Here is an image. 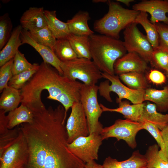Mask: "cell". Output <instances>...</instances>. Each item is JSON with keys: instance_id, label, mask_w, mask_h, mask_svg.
<instances>
[{"instance_id": "obj_8", "label": "cell", "mask_w": 168, "mask_h": 168, "mask_svg": "<svg viewBox=\"0 0 168 168\" xmlns=\"http://www.w3.org/2000/svg\"><path fill=\"white\" fill-rule=\"evenodd\" d=\"M143 129L142 122L128 119H118L112 125L103 128L100 134L103 140L110 138H115L118 140H124L129 147L134 149L137 145V134Z\"/></svg>"}, {"instance_id": "obj_32", "label": "cell", "mask_w": 168, "mask_h": 168, "mask_svg": "<svg viewBox=\"0 0 168 168\" xmlns=\"http://www.w3.org/2000/svg\"><path fill=\"white\" fill-rule=\"evenodd\" d=\"M40 64L34 68L13 76L8 83L9 86L18 90H21L30 80L38 70Z\"/></svg>"}, {"instance_id": "obj_24", "label": "cell", "mask_w": 168, "mask_h": 168, "mask_svg": "<svg viewBox=\"0 0 168 168\" xmlns=\"http://www.w3.org/2000/svg\"><path fill=\"white\" fill-rule=\"evenodd\" d=\"M7 116V128L12 129L20 124L32 123L34 115L29 109L21 104L20 106L9 112Z\"/></svg>"}, {"instance_id": "obj_34", "label": "cell", "mask_w": 168, "mask_h": 168, "mask_svg": "<svg viewBox=\"0 0 168 168\" xmlns=\"http://www.w3.org/2000/svg\"><path fill=\"white\" fill-rule=\"evenodd\" d=\"M37 64L29 63L26 59L24 54L18 50L13 58L12 68L13 76L30 69Z\"/></svg>"}, {"instance_id": "obj_39", "label": "cell", "mask_w": 168, "mask_h": 168, "mask_svg": "<svg viewBox=\"0 0 168 168\" xmlns=\"http://www.w3.org/2000/svg\"><path fill=\"white\" fill-rule=\"evenodd\" d=\"M141 122L142 123L143 129L147 130L157 142L160 150L164 153L165 145L161 133V130L153 124L146 121Z\"/></svg>"}, {"instance_id": "obj_36", "label": "cell", "mask_w": 168, "mask_h": 168, "mask_svg": "<svg viewBox=\"0 0 168 168\" xmlns=\"http://www.w3.org/2000/svg\"><path fill=\"white\" fill-rule=\"evenodd\" d=\"M19 127L9 129L4 134L0 135V155L15 141L20 132Z\"/></svg>"}, {"instance_id": "obj_2", "label": "cell", "mask_w": 168, "mask_h": 168, "mask_svg": "<svg viewBox=\"0 0 168 168\" xmlns=\"http://www.w3.org/2000/svg\"><path fill=\"white\" fill-rule=\"evenodd\" d=\"M83 84L61 75L51 65L43 62L30 80L20 90L21 104L32 112L45 109L41 94L43 90H46L49 93L47 99L62 104L66 119L70 108L75 103L80 102Z\"/></svg>"}, {"instance_id": "obj_46", "label": "cell", "mask_w": 168, "mask_h": 168, "mask_svg": "<svg viewBox=\"0 0 168 168\" xmlns=\"http://www.w3.org/2000/svg\"><path fill=\"white\" fill-rule=\"evenodd\" d=\"M165 72L166 73V75L167 77L168 78V64L166 69V71H165Z\"/></svg>"}, {"instance_id": "obj_30", "label": "cell", "mask_w": 168, "mask_h": 168, "mask_svg": "<svg viewBox=\"0 0 168 168\" xmlns=\"http://www.w3.org/2000/svg\"><path fill=\"white\" fill-rule=\"evenodd\" d=\"M54 52L58 59L62 62L70 61L77 58L69 40L67 39L57 40Z\"/></svg>"}, {"instance_id": "obj_13", "label": "cell", "mask_w": 168, "mask_h": 168, "mask_svg": "<svg viewBox=\"0 0 168 168\" xmlns=\"http://www.w3.org/2000/svg\"><path fill=\"white\" fill-rule=\"evenodd\" d=\"M132 9L139 12L148 13L151 22L155 24L161 21L168 25V0H144L133 6Z\"/></svg>"}, {"instance_id": "obj_43", "label": "cell", "mask_w": 168, "mask_h": 168, "mask_svg": "<svg viewBox=\"0 0 168 168\" xmlns=\"http://www.w3.org/2000/svg\"><path fill=\"white\" fill-rule=\"evenodd\" d=\"M84 168H103L102 165L99 164L95 161L86 163Z\"/></svg>"}, {"instance_id": "obj_21", "label": "cell", "mask_w": 168, "mask_h": 168, "mask_svg": "<svg viewBox=\"0 0 168 168\" xmlns=\"http://www.w3.org/2000/svg\"><path fill=\"white\" fill-rule=\"evenodd\" d=\"M44 15L47 26L56 39H67L71 34L68 24L57 18L56 11L44 10Z\"/></svg>"}, {"instance_id": "obj_9", "label": "cell", "mask_w": 168, "mask_h": 168, "mask_svg": "<svg viewBox=\"0 0 168 168\" xmlns=\"http://www.w3.org/2000/svg\"><path fill=\"white\" fill-rule=\"evenodd\" d=\"M100 133L94 132L87 136L78 137L68 143L69 150L85 163L98 159V152L102 143Z\"/></svg>"}, {"instance_id": "obj_42", "label": "cell", "mask_w": 168, "mask_h": 168, "mask_svg": "<svg viewBox=\"0 0 168 168\" xmlns=\"http://www.w3.org/2000/svg\"><path fill=\"white\" fill-rule=\"evenodd\" d=\"M161 133L165 145L164 154L168 159V124L161 131Z\"/></svg>"}, {"instance_id": "obj_27", "label": "cell", "mask_w": 168, "mask_h": 168, "mask_svg": "<svg viewBox=\"0 0 168 168\" xmlns=\"http://www.w3.org/2000/svg\"><path fill=\"white\" fill-rule=\"evenodd\" d=\"M67 39L77 58L91 59L89 36L71 34Z\"/></svg>"}, {"instance_id": "obj_17", "label": "cell", "mask_w": 168, "mask_h": 168, "mask_svg": "<svg viewBox=\"0 0 168 168\" xmlns=\"http://www.w3.org/2000/svg\"><path fill=\"white\" fill-rule=\"evenodd\" d=\"M102 166L103 168H147V164L145 155L136 150L129 158L124 161H119L108 156L104 160Z\"/></svg>"}, {"instance_id": "obj_14", "label": "cell", "mask_w": 168, "mask_h": 168, "mask_svg": "<svg viewBox=\"0 0 168 168\" xmlns=\"http://www.w3.org/2000/svg\"><path fill=\"white\" fill-rule=\"evenodd\" d=\"M147 63L138 54L128 52L116 61L114 66V73L119 75L133 72L144 73L148 69Z\"/></svg>"}, {"instance_id": "obj_35", "label": "cell", "mask_w": 168, "mask_h": 168, "mask_svg": "<svg viewBox=\"0 0 168 168\" xmlns=\"http://www.w3.org/2000/svg\"><path fill=\"white\" fill-rule=\"evenodd\" d=\"M149 63L156 68L165 71L168 64V53L159 47L153 49Z\"/></svg>"}, {"instance_id": "obj_1", "label": "cell", "mask_w": 168, "mask_h": 168, "mask_svg": "<svg viewBox=\"0 0 168 168\" xmlns=\"http://www.w3.org/2000/svg\"><path fill=\"white\" fill-rule=\"evenodd\" d=\"M33 113V122L19 127L28 145L26 168H84L86 163L68 147L63 106H49Z\"/></svg>"}, {"instance_id": "obj_11", "label": "cell", "mask_w": 168, "mask_h": 168, "mask_svg": "<svg viewBox=\"0 0 168 168\" xmlns=\"http://www.w3.org/2000/svg\"><path fill=\"white\" fill-rule=\"evenodd\" d=\"M29 156L27 142L20 129L14 142L0 155V168H26Z\"/></svg>"}, {"instance_id": "obj_28", "label": "cell", "mask_w": 168, "mask_h": 168, "mask_svg": "<svg viewBox=\"0 0 168 168\" xmlns=\"http://www.w3.org/2000/svg\"><path fill=\"white\" fill-rule=\"evenodd\" d=\"M148 16L147 13L140 12L134 23L140 24L143 27L148 40L154 49L158 47V35L155 25L149 20Z\"/></svg>"}, {"instance_id": "obj_4", "label": "cell", "mask_w": 168, "mask_h": 168, "mask_svg": "<svg viewBox=\"0 0 168 168\" xmlns=\"http://www.w3.org/2000/svg\"><path fill=\"white\" fill-rule=\"evenodd\" d=\"M108 12L96 21L93 28L101 35L119 39L120 32L133 23L140 12L123 7L119 3L108 1Z\"/></svg>"}, {"instance_id": "obj_38", "label": "cell", "mask_w": 168, "mask_h": 168, "mask_svg": "<svg viewBox=\"0 0 168 168\" xmlns=\"http://www.w3.org/2000/svg\"><path fill=\"white\" fill-rule=\"evenodd\" d=\"M158 35V47L168 53V25L158 22L154 24Z\"/></svg>"}, {"instance_id": "obj_26", "label": "cell", "mask_w": 168, "mask_h": 168, "mask_svg": "<svg viewBox=\"0 0 168 168\" xmlns=\"http://www.w3.org/2000/svg\"><path fill=\"white\" fill-rule=\"evenodd\" d=\"M159 146L154 144L149 146L144 155L147 168H168V159Z\"/></svg>"}, {"instance_id": "obj_29", "label": "cell", "mask_w": 168, "mask_h": 168, "mask_svg": "<svg viewBox=\"0 0 168 168\" xmlns=\"http://www.w3.org/2000/svg\"><path fill=\"white\" fill-rule=\"evenodd\" d=\"M120 79L129 88L134 90H145L148 84L144 73L133 72L119 75Z\"/></svg>"}, {"instance_id": "obj_15", "label": "cell", "mask_w": 168, "mask_h": 168, "mask_svg": "<svg viewBox=\"0 0 168 168\" xmlns=\"http://www.w3.org/2000/svg\"><path fill=\"white\" fill-rule=\"evenodd\" d=\"M20 36L22 44H27L33 47L42 57L43 62L53 67L60 75L63 76L61 68L62 62L53 51L49 48L36 42L26 30L22 29Z\"/></svg>"}, {"instance_id": "obj_31", "label": "cell", "mask_w": 168, "mask_h": 168, "mask_svg": "<svg viewBox=\"0 0 168 168\" xmlns=\"http://www.w3.org/2000/svg\"><path fill=\"white\" fill-rule=\"evenodd\" d=\"M29 32L36 42L49 48L54 51L57 39L47 26L38 30Z\"/></svg>"}, {"instance_id": "obj_44", "label": "cell", "mask_w": 168, "mask_h": 168, "mask_svg": "<svg viewBox=\"0 0 168 168\" xmlns=\"http://www.w3.org/2000/svg\"><path fill=\"white\" fill-rule=\"evenodd\" d=\"M116 1L122 3L128 6L130 5V3L134 2V0H116Z\"/></svg>"}, {"instance_id": "obj_20", "label": "cell", "mask_w": 168, "mask_h": 168, "mask_svg": "<svg viewBox=\"0 0 168 168\" xmlns=\"http://www.w3.org/2000/svg\"><path fill=\"white\" fill-rule=\"evenodd\" d=\"M90 19L87 11H79L72 19L68 20L67 23L71 34L78 35L90 36L94 34L88 24Z\"/></svg>"}, {"instance_id": "obj_12", "label": "cell", "mask_w": 168, "mask_h": 168, "mask_svg": "<svg viewBox=\"0 0 168 168\" xmlns=\"http://www.w3.org/2000/svg\"><path fill=\"white\" fill-rule=\"evenodd\" d=\"M71 109L66 126L69 144L78 137L89 134L86 115L81 102L75 103Z\"/></svg>"}, {"instance_id": "obj_33", "label": "cell", "mask_w": 168, "mask_h": 168, "mask_svg": "<svg viewBox=\"0 0 168 168\" xmlns=\"http://www.w3.org/2000/svg\"><path fill=\"white\" fill-rule=\"evenodd\" d=\"M12 24L7 13L0 17V49L5 46L11 36Z\"/></svg>"}, {"instance_id": "obj_7", "label": "cell", "mask_w": 168, "mask_h": 168, "mask_svg": "<svg viewBox=\"0 0 168 168\" xmlns=\"http://www.w3.org/2000/svg\"><path fill=\"white\" fill-rule=\"evenodd\" d=\"M98 86L83 84L80 102L84 110L88 123L89 134L100 133L103 128L99 119L103 111L97 100Z\"/></svg>"}, {"instance_id": "obj_10", "label": "cell", "mask_w": 168, "mask_h": 168, "mask_svg": "<svg viewBox=\"0 0 168 168\" xmlns=\"http://www.w3.org/2000/svg\"><path fill=\"white\" fill-rule=\"evenodd\" d=\"M124 46L128 52L138 54L147 63L150 62L153 49L146 35L133 23L127 27L123 32Z\"/></svg>"}, {"instance_id": "obj_18", "label": "cell", "mask_w": 168, "mask_h": 168, "mask_svg": "<svg viewBox=\"0 0 168 168\" xmlns=\"http://www.w3.org/2000/svg\"><path fill=\"white\" fill-rule=\"evenodd\" d=\"M119 107L114 109L107 107L102 104L100 105L103 112H116L122 114L126 119L140 122L141 120L145 103L130 105L127 101H122Z\"/></svg>"}, {"instance_id": "obj_22", "label": "cell", "mask_w": 168, "mask_h": 168, "mask_svg": "<svg viewBox=\"0 0 168 168\" xmlns=\"http://www.w3.org/2000/svg\"><path fill=\"white\" fill-rule=\"evenodd\" d=\"M146 121L156 125L162 130L168 124V113L162 114L158 111L156 105L149 102L145 103L140 122Z\"/></svg>"}, {"instance_id": "obj_16", "label": "cell", "mask_w": 168, "mask_h": 168, "mask_svg": "<svg viewBox=\"0 0 168 168\" xmlns=\"http://www.w3.org/2000/svg\"><path fill=\"white\" fill-rule=\"evenodd\" d=\"M43 7H30L23 14L20 19L24 29L29 31L41 29L47 26Z\"/></svg>"}, {"instance_id": "obj_40", "label": "cell", "mask_w": 168, "mask_h": 168, "mask_svg": "<svg viewBox=\"0 0 168 168\" xmlns=\"http://www.w3.org/2000/svg\"><path fill=\"white\" fill-rule=\"evenodd\" d=\"M148 79L156 85H161L166 82V77L164 74L157 69L151 70L147 75Z\"/></svg>"}, {"instance_id": "obj_19", "label": "cell", "mask_w": 168, "mask_h": 168, "mask_svg": "<svg viewBox=\"0 0 168 168\" xmlns=\"http://www.w3.org/2000/svg\"><path fill=\"white\" fill-rule=\"evenodd\" d=\"M22 29L21 25L15 27L8 41L0 50V67L14 58L19 47L22 44L20 36Z\"/></svg>"}, {"instance_id": "obj_45", "label": "cell", "mask_w": 168, "mask_h": 168, "mask_svg": "<svg viewBox=\"0 0 168 168\" xmlns=\"http://www.w3.org/2000/svg\"><path fill=\"white\" fill-rule=\"evenodd\" d=\"M108 1L106 0H95L93 1V2H107Z\"/></svg>"}, {"instance_id": "obj_3", "label": "cell", "mask_w": 168, "mask_h": 168, "mask_svg": "<svg viewBox=\"0 0 168 168\" xmlns=\"http://www.w3.org/2000/svg\"><path fill=\"white\" fill-rule=\"evenodd\" d=\"M91 59L100 71L115 74L114 66L116 61L127 52L123 41L103 35L89 36Z\"/></svg>"}, {"instance_id": "obj_5", "label": "cell", "mask_w": 168, "mask_h": 168, "mask_svg": "<svg viewBox=\"0 0 168 168\" xmlns=\"http://www.w3.org/2000/svg\"><path fill=\"white\" fill-rule=\"evenodd\" d=\"M103 78L107 79L101 82L98 86V91L100 96L107 101L112 102L110 93L113 92L117 94L116 101L119 103L123 99H126L133 104H141L144 101L145 90H134L124 85L121 82L118 75H110L101 72Z\"/></svg>"}, {"instance_id": "obj_6", "label": "cell", "mask_w": 168, "mask_h": 168, "mask_svg": "<svg viewBox=\"0 0 168 168\" xmlns=\"http://www.w3.org/2000/svg\"><path fill=\"white\" fill-rule=\"evenodd\" d=\"M61 68L63 76L72 80L78 79L88 85H96L103 78L101 72L91 59L78 58L62 62Z\"/></svg>"}, {"instance_id": "obj_37", "label": "cell", "mask_w": 168, "mask_h": 168, "mask_svg": "<svg viewBox=\"0 0 168 168\" xmlns=\"http://www.w3.org/2000/svg\"><path fill=\"white\" fill-rule=\"evenodd\" d=\"M13 63V58L1 67L0 69V92L8 86V82L13 76L12 68Z\"/></svg>"}, {"instance_id": "obj_23", "label": "cell", "mask_w": 168, "mask_h": 168, "mask_svg": "<svg viewBox=\"0 0 168 168\" xmlns=\"http://www.w3.org/2000/svg\"><path fill=\"white\" fill-rule=\"evenodd\" d=\"M144 99V101L153 102L158 111L166 112L168 111V85L161 90L147 88L145 90Z\"/></svg>"}, {"instance_id": "obj_25", "label": "cell", "mask_w": 168, "mask_h": 168, "mask_svg": "<svg viewBox=\"0 0 168 168\" xmlns=\"http://www.w3.org/2000/svg\"><path fill=\"white\" fill-rule=\"evenodd\" d=\"M21 96L20 90L9 86L5 88L0 98V109L6 113L18 107L21 103Z\"/></svg>"}, {"instance_id": "obj_41", "label": "cell", "mask_w": 168, "mask_h": 168, "mask_svg": "<svg viewBox=\"0 0 168 168\" xmlns=\"http://www.w3.org/2000/svg\"><path fill=\"white\" fill-rule=\"evenodd\" d=\"M6 113L3 110L0 109V135L7 132L8 121Z\"/></svg>"}]
</instances>
